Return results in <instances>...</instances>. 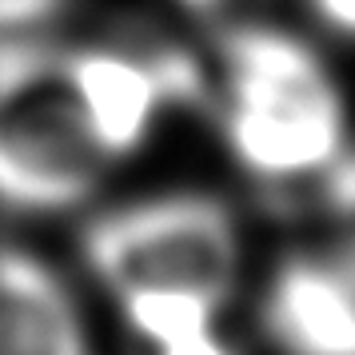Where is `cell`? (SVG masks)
<instances>
[{
  "mask_svg": "<svg viewBox=\"0 0 355 355\" xmlns=\"http://www.w3.org/2000/svg\"><path fill=\"white\" fill-rule=\"evenodd\" d=\"M220 64L224 144L248 176L295 184L343 160V92L307 40L275 24H240L220 40Z\"/></svg>",
  "mask_w": 355,
  "mask_h": 355,
  "instance_id": "obj_1",
  "label": "cell"
},
{
  "mask_svg": "<svg viewBox=\"0 0 355 355\" xmlns=\"http://www.w3.org/2000/svg\"><path fill=\"white\" fill-rule=\"evenodd\" d=\"M112 160L100 152L64 72V49L0 40V204L64 211L100 188Z\"/></svg>",
  "mask_w": 355,
  "mask_h": 355,
  "instance_id": "obj_2",
  "label": "cell"
},
{
  "mask_svg": "<svg viewBox=\"0 0 355 355\" xmlns=\"http://www.w3.org/2000/svg\"><path fill=\"white\" fill-rule=\"evenodd\" d=\"M80 252L112 295L192 291L220 307L232 300L243 268L236 216L204 192L152 196L104 211L84 227Z\"/></svg>",
  "mask_w": 355,
  "mask_h": 355,
  "instance_id": "obj_3",
  "label": "cell"
},
{
  "mask_svg": "<svg viewBox=\"0 0 355 355\" xmlns=\"http://www.w3.org/2000/svg\"><path fill=\"white\" fill-rule=\"evenodd\" d=\"M64 72L112 164L144 144L168 104L200 96V68L176 49L80 44L64 49Z\"/></svg>",
  "mask_w": 355,
  "mask_h": 355,
  "instance_id": "obj_4",
  "label": "cell"
},
{
  "mask_svg": "<svg viewBox=\"0 0 355 355\" xmlns=\"http://www.w3.org/2000/svg\"><path fill=\"white\" fill-rule=\"evenodd\" d=\"M259 327L279 355H355V268L288 256L263 288Z\"/></svg>",
  "mask_w": 355,
  "mask_h": 355,
  "instance_id": "obj_5",
  "label": "cell"
},
{
  "mask_svg": "<svg viewBox=\"0 0 355 355\" xmlns=\"http://www.w3.org/2000/svg\"><path fill=\"white\" fill-rule=\"evenodd\" d=\"M0 355H92L64 275L24 248H0Z\"/></svg>",
  "mask_w": 355,
  "mask_h": 355,
  "instance_id": "obj_6",
  "label": "cell"
},
{
  "mask_svg": "<svg viewBox=\"0 0 355 355\" xmlns=\"http://www.w3.org/2000/svg\"><path fill=\"white\" fill-rule=\"evenodd\" d=\"M116 304H120L128 331L144 339L152 352L208 331L220 315V304L192 295V291H128V295H116Z\"/></svg>",
  "mask_w": 355,
  "mask_h": 355,
  "instance_id": "obj_7",
  "label": "cell"
},
{
  "mask_svg": "<svg viewBox=\"0 0 355 355\" xmlns=\"http://www.w3.org/2000/svg\"><path fill=\"white\" fill-rule=\"evenodd\" d=\"M152 355H236V352H232V343L216 327H208L200 336H188V339H180V343H168V347H156Z\"/></svg>",
  "mask_w": 355,
  "mask_h": 355,
  "instance_id": "obj_8",
  "label": "cell"
},
{
  "mask_svg": "<svg viewBox=\"0 0 355 355\" xmlns=\"http://www.w3.org/2000/svg\"><path fill=\"white\" fill-rule=\"evenodd\" d=\"M315 17L343 36H355V0H311Z\"/></svg>",
  "mask_w": 355,
  "mask_h": 355,
  "instance_id": "obj_9",
  "label": "cell"
},
{
  "mask_svg": "<svg viewBox=\"0 0 355 355\" xmlns=\"http://www.w3.org/2000/svg\"><path fill=\"white\" fill-rule=\"evenodd\" d=\"M176 4H184V8H192V12H211V8H220L224 0H176Z\"/></svg>",
  "mask_w": 355,
  "mask_h": 355,
  "instance_id": "obj_10",
  "label": "cell"
}]
</instances>
